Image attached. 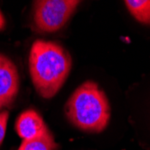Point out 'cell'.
<instances>
[{"instance_id":"cell-1","label":"cell","mask_w":150,"mask_h":150,"mask_svg":"<svg viewBox=\"0 0 150 150\" xmlns=\"http://www.w3.org/2000/svg\"><path fill=\"white\" fill-rule=\"evenodd\" d=\"M72 67L69 51L54 42L36 40L29 59V69L33 86L43 98L50 99L59 91Z\"/></svg>"},{"instance_id":"cell-2","label":"cell","mask_w":150,"mask_h":150,"mask_svg":"<svg viewBox=\"0 0 150 150\" xmlns=\"http://www.w3.org/2000/svg\"><path fill=\"white\" fill-rule=\"evenodd\" d=\"M66 115L78 129L100 132L110 120V104L103 90L94 82L82 84L67 100Z\"/></svg>"},{"instance_id":"cell-3","label":"cell","mask_w":150,"mask_h":150,"mask_svg":"<svg viewBox=\"0 0 150 150\" xmlns=\"http://www.w3.org/2000/svg\"><path fill=\"white\" fill-rule=\"evenodd\" d=\"M79 1L76 0H40L34 2L33 18L37 29L53 33L59 30L73 15Z\"/></svg>"},{"instance_id":"cell-4","label":"cell","mask_w":150,"mask_h":150,"mask_svg":"<svg viewBox=\"0 0 150 150\" xmlns=\"http://www.w3.org/2000/svg\"><path fill=\"white\" fill-rule=\"evenodd\" d=\"M19 84L16 66L0 53V110L12 105L18 93Z\"/></svg>"},{"instance_id":"cell-5","label":"cell","mask_w":150,"mask_h":150,"mask_svg":"<svg viewBox=\"0 0 150 150\" xmlns=\"http://www.w3.org/2000/svg\"><path fill=\"white\" fill-rule=\"evenodd\" d=\"M47 129L42 118L33 110H27L21 113L16 123V132L23 139L36 137Z\"/></svg>"},{"instance_id":"cell-6","label":"cell","mask_w":150,"mask_h":150,"mask_svg":"<svg viewBox=\"0 0 150 150\" xmlns=\"http://www.w3.org/2000/svg\"><path fill=\"white\" fill-rule=\"evenodd\" d=\"M57 144L47 129L42 134L32 139H23L18 150H55Z\"/></svg>"},{"instance_id":"cell-7","label":"cell","mask_w":150,"mask_h":150,"mask_svg":"<svg viewBox=\"0 0 150 150\" xmlns=\"http://www.w3.org/2000/svg\"><path fill=\"white\" fill-rule=\"evenodd\" d=\"M125 4L138 21L150 24V0H126Z\"/></svg>"},{"instance_id":"cell-8","label":"cell","mask_w":150,"mask_h":150,"mask_svg":"<svg viewBox=\"0 0 150 150\" xmlns=\"http://www.w3.org/2000/svg\"><path fill=\"white\" fill-rule=\"evenodd\" d=\"M8 117H9V113L7 111H3L0 112V145L2 144L6 135Z\"/></svg>"},{"instance_id":"cell-9","label":"cell","mask_w":150,"mask_h":150,"mask_svg":"<svg viewBox=\"0 0 150 150\" xmlns=\"http://www.w3.org/2000/svg\"><path fill=\"white\" fill-rule=\"evenodd\" d=\"M6 25V21H5V18H4V16L3 13L0 11V31H1Z\"/></svg>"}]
</instances>
